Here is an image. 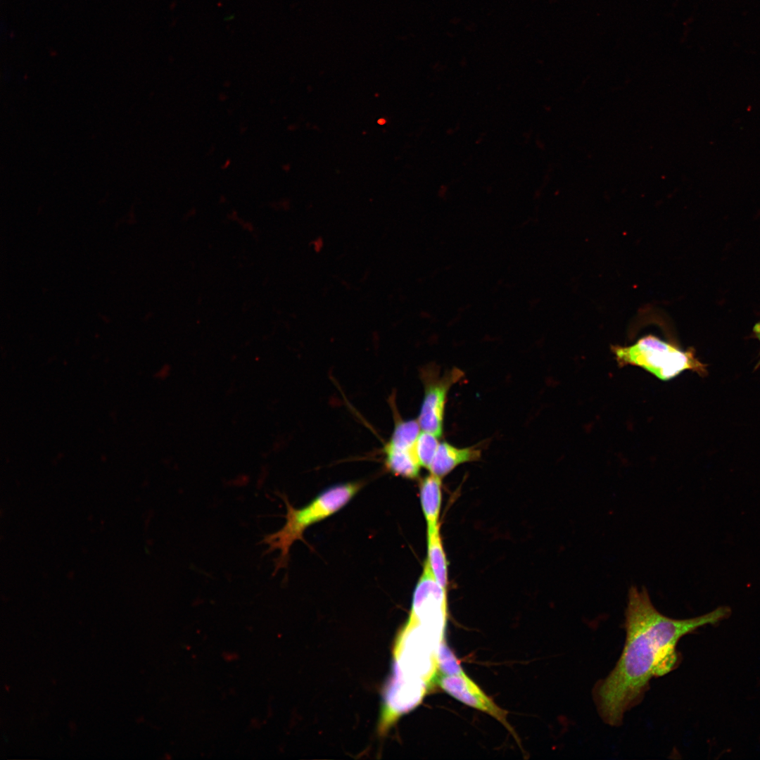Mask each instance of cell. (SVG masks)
<instances>
[{
    "label": "cell",
    "mask_w": 760,
    "mask_h": 760,
    "mask_svg": "<svg viewBox=\"0 0 760 760\" xmlns=\"http://www.w3.org/2000/svg\"><path fill=\"white\" fill-rule=\"evenodd\" d=\"M446 616V588L436 581L426 559L414 591L410 619L443 633Z\"/></svg>",
    "instance_id": "cell-5"
},
{
    "label": "cell",
    "mask_w": 760,
    "mask_h": 760,
    "mask_svg": "<svg viewBox=\"0 0 760 760\" xmlns=\"http://www.w3.org/2000/svg\"><path fill=\"white\" fill-rule=\"evenodd\" d=\"M441 479L430 473L420 483L421 504L427 524V532H432L439 528L442 499Z\"/></svg>",
    "instance_id": "cell-10"
},
{
    "label": "cell",
    "mask_w": 760,
    "mask_h": 760,
    "mask_svg": "<svg viewBox=\"0 0 760 760\" xmlns=\"http://www.w3.org/2000/svg\"><path fill=\"white\" fill-rule=\"evenodd\" d=\"M481 451L477 446L457 448L447 443H440L429 467L431 474L443 478L457 466L478 460Z\"/></svg>",
    "instance_id": "cell-9"
},
{
    "label": "cell",
    "mask_w": 760,
    "mask_h": 760,
    "mask_svg": "<svg viewBox=\"0 0 760 760\" xmlns=\"http://www.w3.org/2000/svg\"><path fill=\"white\" fill-rule=\"evenodd\" d=\"M730 614V608L722 606L694 618L673 619L657 609L645 587L631 586L625 610L623 650L613 669L592 690L602 721L620 726L625 714L641 702L650 680L668 674L679 664L676 647L680 639Z\"/></svg>",
    "instance_id": "cell-1"
},
{
    "label": "cell",
    "mask_w": 760,
    "mask_h": 760,
    "mask_svg": "<svg viewBox=\"0 0 760 760\" xmlns=\"http://www.w3.org/2000/svg\"><path fill=\"white\" fill-rule=\"evenodd\" d=\"M404 631L396 649L393 673L426 683L438 667L443 634L410 619Z\"/></svg>",
    "instance_id": "cell-4"
},
{
    "label": "cell",
    "mask_w": 760,
    "mask_h": 760,
    "mask_svg": "<svg viewBox=\"0 0 760 760\" xmlns=\"http://www.w3.org/2000/svg\"><path fill=\"white\" fill-rule=\"evenodd\" d=\"M427 561L436 581L443 588L448 585V562L440 536V528L427 532Z\"/></svg>",
    "instance_id": "cell-12"
},
{
    "label": "cell",
    "mask_w": 760,
    "mask_h": 760,
    "mask_svg": "<svg viewBox=\"0 0 760 760\" xmlns=\"http://www.w3.org/2000/svg\"><path fill=\"white\" fill-rule=\"evenodd\" d=\"M754 332L756 338L760 341V322H757L754 327Z\"/></svg>",
    "instance_id": "cell-16"
},
{
    "label": "cell",
    "mask_w": 760,
    "mask_h": 760,
    "mask_svg": "<svg viewBox=\"0 0 760 760\" xmlns=\"http://www.w3.org/2000/svg\"><path fill=\"white\" fill-rule=\"evenodd\" d=\"M426 683L393 674L386 695L391 716L405 713L418 704L424 696Z\"/></svg>",
    "instance_id": "cell-8"
},
{
    "label": "cell",
    "mask_w": 760,
    "mask_h": 760,
    "mask_svg": "<svg viewBox=\"0 0 760 760\" xmlns=\"http://www.w3.org/2000/svg\"><path fill=\"white\" fill-rule=\"evenodd\" d=\"M420 429L417 419H400L395 423L390 440L386 445L398 449H412L420 433Z\"/></svg>",
    "instance_id": "cell-13"
},
{
    "label": "cell",
    "mask_w": 760,
    "mask_h": 760,
    "mask_svg": "<svg viewBox=\"0 0 760 760\" xmlns=\"http://www.w3.org/2000/svg\"><path fill=\"white\" fill-rule=\"evenodd\" d=\"M433 433L423 431L419 433L414 450L421 465L429 469L438 449L439 442Z\"/></svg>",
    "instance_id": "cell-14"
},
{
    "label": "cell",
    "mask_w": 760,
    "mask_h": 760,
    "mask_svg": "<svg viewBox=\"0 0 760 760\" xmlns=\"http://www.w3.org/2000/svg\"><path fill=\"white\" fill-rule=\"evenodd\" d=\"M462 376L457 368L446 372L439 377L426 376L425 391L417 421L423 431L441 436L448 393L451 386Z\"/></svg>",
    "instance_id": "cell-6"
},
{
    "label": "cell",
    "mask_w": 760,
    "mask_h": 760,
    "mask_svg": "<svg viewBox=\"0 0 760 760\" xmlns=\"http://www.w3.org/2000/svg\"><path fill=\"white\" fill-rule=\"evenodd\" d=\"M439 685L445 692L456 699L490 714L513 733L507 721L506 711L493 702L465 673L461 675H444L440 679Z\"/></svg>",
    "instance_id": "cell-7"
},
{
    "label": "cell",
    "mask_w": 760,
    "mask_h": 760,
    "mask_svg": "<svg viewBox=\"0 0 760 760\" xmlns=\"http://www.w3.org/2000/svg\"><path fill=\"white\" fill-rule=\"evenodd\" d=\"M437 665L439 670L446 676L464 673L458 659L444 641L441 640L437 654Z\"/></svg>",
    "instance_id": "cell-15"
},
{
    "label": "cell",
    "mask_w": 760,
    "mask_h": 760,
    "mask_svg": "<svg viewBox=\"0 0 760 760\" xmlns=\"http://www.w3.org/2000/svg\"><path fill=\"white\" fill-rule=\"evenodd\" d=\"M361 482H349L333 486L318 495L302 508L293 507L284 497L286 507V522L277 531L266 535L262 543L268 545L267 552H280L275 561V569L286 567L292 545L303 539L305 531L343 508L362 487Z\"/></svg>",
    "instance_id": "cell-2"
},
{
    "label": "cell",
    "mask_w": 760,
    "mask_h": 760,
    "mask_svg": "<svg viewBox=\"0 0 760 760\" xmlns=\"http://www.w3.org/2000/svg\"><path fill=\"white\" fill-rule=\"evenodd\" d=\"M385 464L396 476L414 479L418 477L422 467L414 448L398 449L385 445Z\"/></svg>",
    "instance_id": "cell-11"
},
{
    "label": "cell",
    "mask_w": 760,
    "mask_h": 760,
    "mask_svg": "<svg viewBox=\"0 0 760 760\" xmlns=\"http://www.w3.org/2000/svg\"><path fill=\"white\" fill-rule=\"evenodd\" d=\"M611 350L619 367H638L661 381H669L686 370L701 376L707 374L706 365L697 358L693 349L683 350L653 334L644 336L631 346H612Z\"/></svg>",
    "instance_id": "cell-3"
}]
</instances>
